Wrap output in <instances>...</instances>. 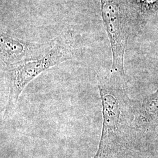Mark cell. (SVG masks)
Segmentation results:
<instances>
[{"mask_svg":"<svg viewBox=\"0 0 158 158\" xmlns=\"http://www.w3.org/2000/svg\"><path fill=\"white\" fill-rule=\"evenodd\" d=\"M81 45L77 35L68 31L55 38L51 49L42 56L2 70L8 89L3 119L9 118L15 111L19 97L29 83L49 69L77 56Z\"/></svg>","mask_w":158,"mask_h":158,"instance_id":"obj_1","label":"cell"},{"mask_svg":"<svg viewBox=\"0 0 158 158\" xmlns=\"http://www.w3.org/2000/svg\"><path fill=\"white\" fill-rule=\"evenodd\" d=\"M98 88L102 101V127L98 150L93 158H106L123 132L125 84L110 78L107 81H100Z\"/></svg>","mask_w":158,"mask_h":158,"instance_id":"obj_2","label":"cell"},{"mask_svg":"<svg viewBox=\"0 0 158 158\" xmlns=\"http://www.w3.org/2000/svg\"><path fill=\"white\" fill-rule=\"evenodd\" d=\"M142 108L148 115H153L158 111V89L154 93L148 96L143 102Z\"/></svg>","mask_w":158,"mask_h":158,"instance_id":"obj_5","label":"cell"},{"mask_svg":"<svg viewBox=\"0 0 158 158\" xmlns=\"http://www.w3.org/2000/svg\"><path fill=\"white\" fill-rule=\"evenodd\" d=\"M102 14L113 53L111 77L125 81L124 55L128 28L125 15L118 0H101Z\"/></svg>","mask_w":158,"mask_h":158,"instance_id":"obj_3","label":"cell"},{"mask_svg":"<svg viewBox=\"0 0 158 158\" xmlns=\"http://www.w3.org/2000/svg\"><path fill=\"white\" fill-rule=\"evenodd\" d=\"M53 39L45 43H35L18 39L3 32L0 35L1 70L38 58L49 51Z\"/></svg>","mask_w":158,"mask_h":158,"instance_id":"obj_4","label":"cell"}]
</instances>
